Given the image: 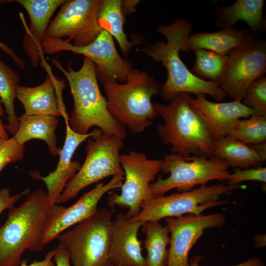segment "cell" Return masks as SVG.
<instances>
[{
	"label": "cell",
	"instance_id": "1",
	"mask_svg": "<svg viewBox=\"0 0 266 266\" xmlns=\"http://www.w3.org/2000/svg\"><path fill=\"white\" fill-rule=\"evenodd\" d=\"M65 207L51 205L47 193L32 192L18 206L9 209L0 227V266H19L24 252L42 251L45 231L62 213Z\"/></svg>",
	"mask_w": 266,
	"mask_h": 266
},
{
	"label": "cell",
	"instance_id": "2",
	"mask_svg": "<svg viewBox=\"0 0 266 266\" xmlns=\"http://www.w3.org/2000/svg\"><path fill=\"white\" fill-rule=\"evenodd\" d=\"M192 28L189 22L181 18L168 25L161 24L157 31L166 37V41H159L142 49L147 56L162 63L166 69L167 78L159 93L166 101L181 93L194 94L196 96L207 94L215 100H223L227 94L219 85L195 76L180 57V51L189 52L187 44Z\"/></svg>",
	"mask_w": 266,
	"mask_h": 266
},
{
	"label": "cell",
	"instance_id": "3",
	"mask_svg": "<svg viewBox=\"0 0 266 266\" xmlns=\"http://www.w3.org/2000/svg\"><path fill=\"white\" fill-rule=\"evenodd\" d=\"M52 62L65 76L72 95L73 109L68 119L71 129L77 133L87 134L91 128L96 126L107 135H117L124 139L127 135L125 128L107 109V100L98 85L95 64L84 57L82 66L75 71L70 62L66 69L56 58Z\"/></svg>",
	"mask_w": 266,
	"mask_h": 266
},
{
	"label": "cell",
	"instance_id": "4",
	"mask_svg": "<svg viewBox=\"0 0 266 266\" xmlns=\"http://www.w3.org/2000/svg\"><path fill=\"white\" fill-rule=\"evenodd\" d=\"M191 94L181 93L173 97L167 105L153 103L164 120L158 126L157 133L164 144L171 146L172 153L184 158L211 157L214 140L202 120L191 108Z\"/></svg>",
	"mask_w": 266,
	"mask_h": 266
},
{
	"label": "cell",
	"instance_id": "5",
	"mask_svg": "<svg viewBox=\"0 0 266 266\" xmlns=\"http://www.w3.org/2000/svg\"><path fill=\"white\" fill-rule=\"evenodd\" d=\"M162 84L146 71L133 68L124 83L102 84L110 115L134 134L140 133L159 117L152 97L159 93Z\"/></svg>",
	"mask_w": 266,
	"mask_h": 266
},
{
	"label": "cell",
	"instance_id": "6",
	"mask_svg": "<svg viewBox=\"0 0 266 266\" xmlns=\"http://www.w3.org/2000/svg\"><path fill=\"white\" fill-rule=\"evenodd\" d=\"M111 213L98 209L56 239L66 250L72 266H107L110 242Z\"/></svg>",
	"mask_w": 266,
	"mask_h": 266
},
{
	"label": "cell",
	"instance_id": "7",
	"mask_svg": "<svg viewBox=\"0 0 266 266\" xmlns=\"http://www.w3.org/2000/svg\"><path fill=\"white\" fill-rule=\"evenodd\" d=\"M229 167L225 161L214 157L184 158L177 154L166 155L162 171L169 175L165 179L160 176L150 184V188L154 196L164 195L175 188L179 192L189 191L211 180L227 181L231 174Z\"/></svg>",
	"mask_w": 266,
	"mask_h": 266
},
{
	"label": "cell",
	"instance_id": "8",
	"mask_svg": "<svg viewBox=\"0 0 266 266\" xmlns=\"http://www.w3.org/2000/svg\"><path fill=\"white\" fill-rule=\"evenodd\" d=\"M238 187L239 185H225L224 183L211 186L205 184L189 191L168 196H154L141 204L139 212L132 219L143 223L185 214L200 215L208 208L227 203L220 200V197L229 196Z\"/></svg>",
	"mask_w": 266,
	"mask_h": 266
},
{
	"label": "cell",
	"instance_id": "9",
	"mask_svg": "<svg viewBox=\"0 0 266 266\" xmlns=\"http://www.w3.org/2000/svg\"><path fill=\"white\" fill-rule=\"evenodd\" d=\"M123 140L117 135H107L100 130L88 138L84 162L66 184L61 195L60 202H66L76 198L84 188L108 176H124L120 155L124 145Z\"/></svg>",
	"mask_w": 266,
	"mask_h": 266
},
{
	"label": "cell",
	"instance_id": "10",
	"mask_svg": "<svg viewBox=\"0 0 266 266\" xmlns=\"http://www.w3.org/2000/svg\"><path fill=\"white\" fill-rule=\"evenodd\" d=\"M42 47L47 54L68 51L89 58L95 64L97 79L102 84L126 82L128 73L133 68L132 64L119 55L112 36L105 31L86 46H76L63 39L45 37Z\"/></svg>",
	"mask_w": 266,
	"mask_h": 266
},
{
	"label": "cell",
	"instance_id": "11",
	"mask_svg": "<svg viewBox=\"0 0 266 266\" xmlns=\"http://www.w3.org/2000/svg\"><path fill=\"white\" fill-rule=\"evenodd\" d=\"M120 163L125 182L121 194L110 195L108 204L111 207L116 205L128 208L126 215L133 218L139 212L141 204L154 196L150 185L162 170L163 160L149 159L144 153L130 150L120 155Z\"/></svg>",
	"mask_w": 266,
	"mask_h": 266
},
{
	"label": "cell",
	"instance_id": "12",
	"mask_svg": "<svg viewBox=\"0 0 266 266\" xmlns=\"http://www.w3.org/2000/svg\"><path fill=\"white\" fill-rule=\"evenodd\" d=\"M228 56L219 87L233 100L241 101L248 86L266 72V41L250 33Z\"/></svg>",
	"mask_w": 266,
	"mask_h": 266
},
{
	"label": "cell",
	"instance_id": "13",
	"mask_svg": "<svg viewBox=\"0 0 266 266\" xmlns=\"http://www.w3.org/2000/svg\"><path fill=\"white\" fill-rule=\"evenodd\" d=\"M100 0H66L50 22L45 37L63 39L76 46H86L102 31L98 21Z\"/></svg>",
	"mask_w": 266,
	"mask_h": 266
},
{
	"label": "cell",
	"instance_id": "14",
	"mask_svg": "<svg viewBox=\"0 0 266 266\" xmlns=\"http://www.w3.org/2000/svg\"><path fill=\"white\" fill-rule=\"evenodd\" d=\"M225 220L226 216L222 213L166 218V226L170 233L166 266H190L189 252L203 231L220 228Z\"/></svg>",
	"mask_w": 266,
	"mask_h": 266
},
{
	"label": "cell",
	"instance_id": "15",
	"mask_svg": "<svg viewBox=\"0 0 266 266\" xmlns=\"http://www.w3.org/2000/svg\"><path fill=\"white\" fill-rule=\"evenodd\" d=\"M189 103L202 120L214 140L226 136L237 120L257 115L254 110L240 101L212 102L208 100L204 94L196 98L191 97Z\"/></svg>",
	"mask_w": 266,
	"mask_h": 266
},
{
	"label": "cell",
	"instance_id": "16",
	"mask_svg": "<svg viewBox=\"0 0 266 266\" xmlns=\"http://www.w3.org/2000/svg\"><path fill=\"white\" fill-rule=\"evenodd\" d=\"M66 138L59 154V161L56 169L45 176H40L37 172H30L33 178L40 179L45 183L47 188L48 200L52 205L61 203V195L66 184L81 166L78 161L72 160L76 149L81 143L100 131L98 128L87 134H80L71 129L68 122H66Z\"/></svg>",
	"mask_w": 266,
	"mask_h": 266
},
{
	"label": "cell",
	"instance_id": "17",
	"mask_svg": "<svg viewBox=\"0 0 266 266\" xmlns=\"http://www.w3.org/2000/svg\"><path fill=\"white\" fill-rule=\"evenodd\" d=\"M142 224L124 214H118L112 221L108 265L145 266L138 238V232Z\"/></svg>",
	"mask_w": 266,
	"mask_h": 266
},
{
	"label": "cell",
	"instance_id": "18",
	"mask_svg": "<svg viewBox=\"0 0 266 266\" xmlns=\"http://www.w3.org/2000/svg\"><path fill=\"white\" fill-rule=\"evenodd\" d=\"M124 176L116 175L106 184H97L92 189L85 193L74 204L65 207L59 217L45 231L43 242L47 244L67 228L89 218L98 210L100 199L111 190L121 188Z\"/></svg>",
	"mask_w": 266,
	"mask_h": 266
},
{
	"label": "cell",
	"instance_id": "19",
	"mask_svg": "<svg viewBox=\"0 0 266 266\" xmlns=\"http://www.w3.org/2000/svg\"><path fill=\"white\" fill-rule=\"evenodd\" d=\"M64 80H59L49 74L42 84L33 87L18 85L16 98L23 104L26 115H46L59 117L65 121L69 117L63 100L57 93H62L66 85Z\"/></svg>",
	"mask_w": 266,
	"mask_h": 266
},
{
	"label": "cell",
	"instance_id": "20",
	"mask_svg": "<svg viewBox=\"0 0 266 266\" xmlns=\"http://www.w3.org/2000/svg\"><path fill=\"white\" fill-rule=\"evenodd\" d=\"M66 0H15L27 11L31 25H26V33L22 39V45L27 55L30 58L33 66L37 67L43 60L42 43L50 22L58 7Z\"/></svg>",
	"mask_w": 266,
	"mask_h": 266
},
{
	"label": "cell",
	"instance_id": "21",
	"mask_svg": "<svg viewBox=\"0 0 266 266\" xmlns=\"http://www.w3.org/2000/svg\"><path fill=\"white\" fill-rule=\"evenodd\" d=\"M264 4V0H236L230 5L218 7L214 13V26L230 29L240 20L247 23L253 34L263 33L266 30L263 17Z\"/></svg>",
	"mask_w": 266,
	"mask_h": 266
},
{
	"label": "cell",
	"instance_id": "22",
	"mask_svg": "<svg viewBox=\"0 0 266 266\" xmlns=\"http://www.w3.org/2000/svg\"><path fill=\"white\" fill-rule=\"evenodd\" d=\"M58 118L46 115L23 114L19 117L18 130L12 137L21 145L33 139L42 140L47 144L50 153L56 156L61 150L57 146L55 134Z\"/></svg>",
	"mask_w": 266,
	"mask_h": 266
},
{
	"label": "cell",
	"instance_id": "23",
	"mask_svg": "<svg viewBox=\"0 0 266 266\" xmlns=\"http://www.w3.org/2000/svg\"><path fill=\"white\" fill-rule=\"evenodd\" d=\"M122 0H100L98 11L99 25L102 31L109 33L117 41L123 55L128 57L136 45L143 39L138 34H133L129 40L124 31L125 16L121 9Z\"/></svg>",
	"mask_w": 266,
	"mask_h": 266
},
{
	"label": "cell",
	"instance_id": "24",
	"mask_svg": "<svg viewBox=\"0 0 266 266\" xmlns=\"http://www.w3.org/2000/svg\"><path fill=\"white\" fill-rule=\"evenodd\" d=\"M247 29L234 28L206 33H195L189 36L187 41L189 51L205 49L222 55H228L250 34Z\"/></svg>",
	"mask_w": 266,
	"mask_h": 266
},
{
	"label": "cell",
	"instance_id": "25",
	"mask_svg": "<svg viewBox=\"0 0 266 266\" xmlns=\"http://www.w3.org/2000/svg\"><path fill=\"white\" fill-rule=\"evenodd\" d=\"M212 157L223 160L234 168L257 167L263 162L247 144L226 136L214 140Z\"/></svg>",
	"mask_w": 266,
	"mask_h": 266
},
{
	"label": "cell",
	"instance_id": "26",
	"mask_svg": "<svg viewBox=\"0 0 266 266\" xmlns=\"http://www.w3.org/2000/svg\"><path fill=\"white\" fill-rule=\"evenodd\" d=\"M142 231L145 234V266H166L167 265L170 236L166 226L159 221H150L142 224Z\"/></svg>",
	"mask_w": 266,
	"mask_h": 266
},
{
	"label": "cell",
	"instance_id": "27",
	"mask_svg": "<svg viewBox=\"0 0 266 266\" xmlns=\"http://www.w3.org/2000/svg\"><path fill=\"white\" fill-rule=\"evenodd\" d=\"M20 80L19 74L2 61L0 55V99L7 115L8 123L5 125V129L13 135L18 130L19 124L14 102Z\"/></svg>",
	"mask_w": 266,
	"mask_h": 266
},
{
	"label": "cell",
	"instance_id": "28",
	"mask_svg": "<svg viewBox=\"0 0 266 266\" xmlns=\"http://www.w3.org/2000/svg\"><path fill=\"white\" fill-rule=\"evenodd\" d=\"M196 55L191 73L196 77L220 84L227 69L228 56L205 49L194 51Z\"/></svg>",
	"mask_w": 266,
	"mask_h": 266
},
{
	"label": "cell",
	"instance_id": "29",
	"mask_svg": "<svg viewBox=\"0 0 266 266\" xmlns=\"http://www.w3.org/2000/svg\"><path fill=\"white\" fill-rule=\"evenodd\" d=\"M226 137L247 145L266 141V115L237 120Z\"/></svg>",
	"mask_w": 266,
	"mask_h": 266
},
{
	"label": "cell",
	"instance_id": "30",
	"mask_svg": "<svg viewBox=\"0 0 266 266\" xmlns=\"http://www.w3.org/2000/svg\"><path fill=\"white\" fill-rule=\"evenodd\" d=\"M241 102L259 115H266V77L261 76L246 88Z\"/></svg>",
	"mask_w": 266,
	"mask_h": 266
},
{
	"label": "cell",
	"instance_id": "31",
	"mask_svg": "<svg viewBox=\"0 0 266 266\" xmlns=\"http://www.w3.org/2000/svg\"><path fill=\"white\" fill-rule=\"evenodd\" d=\"M25 145L18 144L12 137L0 139V172L7 165L21 160Z\"/></svg>",
	"mask_w": 266,
	"mask_h": 266
},
{
	"label": "cell",
	"instance_id": "32",
	"mask_svg": "<svg viewBox=\"0 0 266 266\" xmlns=\"http://www.w3.org/2000/svg\"><path fill=\"white\" fill-rule=\"evenodd\" d=\"M234 170V172L230 174L227 179L228 185L236 186L245 181H256L265 183L266 182L265 167L259 166L243 170L239 168H235Z\"/></svg>",
	"mask_w": 266,
	"mask_h": 266
},
{
	"label": "cell",
	"instance_id": "33",
	"mask_svg": "<svg viewBox=\"0 0 266 266\" xmlns=\"http://www.w3.org/2000/svg\"><path fill=\"white\" fill-rule=\"evenodd\" d=\"M30 192V190L26 189L15 195L11 196L8 188H3L0 190V215L5 209L13 207L22 197L28 195Z\"/></svg>",
	"mask_w": 266,
	"mask_h": 266
},
{
	"label": "cell",
	"instance_id": "34",
	"mask_svg": "<svg viewBox=\"0 0 266 266\" xmlns=\"http://www.w3.org/2000/svg\"><path fill=\"white\" fill-rule=\"evenodd\" d=\"M54 260L56 266H72L66 250L60 243L55 249Z\"/></svg>",
	"mask_w": 266,
	"mask_h": 266
},
{
	"label": "cell",
	"instance_id": "35",
	"mask_svg": "<svg viewBox=\"0 0 266 266\" xmlns=\"http://www.w3.org/2000/svg\"><path fill=\"white\" fill-rule=\"evenodd\" d=\"M55 249L48 252L44 258L41 261H34L31 264H28V260H22L19 266H55L54 260Z\"/></svg>",
	"mask_w": 266,
	"mask_h": 266
},
{
	"label": "cell",
	"instance_id": "36",
	"mask_svg": "<svg viewBox=\"0 0 266 266\" xmlns=\"http://www.w3.org/2000/svg\"><path fill=\"white\" fill-rule=\"evenodd\" d=\"M11 1H12V0H0V3ZM0 49L2 50L4 52L8 55L11 58L16 65L21 69H24L25 68L26 65L24 60L20 59L16 54L14 50L9 48L7 44L0 41Z\"/></svg>",
	"mask_w": 266,
	"mask_h": 266
},
{
	"label": "cell",
	"instance_id": "37",
	"mask_svg": "<svg viewBox=\"0 0 266 266\" xmlns=\"http://www.w3.org/2000/svg\"><path fill=\"white\" fill-rule=\"evenodd\" d=\"M200 257L196 256L193 258L190 261V266H199V263ZM233 266H265L264 262L257 257H253L247 261Z\"/></svg>",
	"mask_w": 266,
	"mask_h": 266
},
{
	"label": "cell",
	"instance_id": "38",
	"mask_svg": "<svg viewBox=\"0 0 266 266\" xmlns=\"http://www.w3.org/2000/svg\"><path fill=\"white\" fill-rule=\"evenodd\" d=\"M140 1L139 0H124L121 1V9L125 16L135 12V7Z\"/></svg>",
	"mask_w": 266,
	"mask_h": 266
},
{
	"label": "cell",
	"instance_id": "39",
	"mask_svg": "<svg viewBox=\"0 0 266 266\" xmlns=\"http://www.w3.org/2000/svg\"><path fill=\"white\" fill-rule=\"evenodd\" d=\"M248 145L256 152L263 162L266 160V141Z\"/></svg>",
	"mask_w": 266,
	"mask_h": 266
},
{
	"label": "cell",
	"instance_id": "40",
	"mask_svg": "<svg viewBox=\"0 0 266 266\" xmlns=\"http://www.w3.org/2000/svg\"><path fill=\"white\" fill-rule=\"evenodd\" d=\"M4 111L0 105V139L9 138L8 135L5 128V125L3 123L1 117L3 115Z\"/></svg>",
	"mask_w": 266,
	"mask_h": 266
},
{
	"label": "cell",
	"instance_id": "41",
	"mask_svg": "<svg viewBox=\"0 0 266 266\" xmlns=\"http://www.w3.org/2000/svg\"><path fill=\"white\" fill-rule=\"evenodd\" d=\"M266 235H257L254 237L255 247L257 248H260L266 246Z\"/></svg>",
	"mask_w": 266,
	"mask_h": 266
},
{
	"label": "cell",
	"instance_id": "42",
	"mask_svg": "<svg viewBox=\"0 0 266 266\" xmlns=\"http://www.w3.org/2000/svg\"><path fill=\"white\" fill-rule=\"evenodd\" d=\"M107 266H114L108 265Z\"/></svg>",
	"mask_w": 266,
	"mask_h": 266
}]
</instances>
